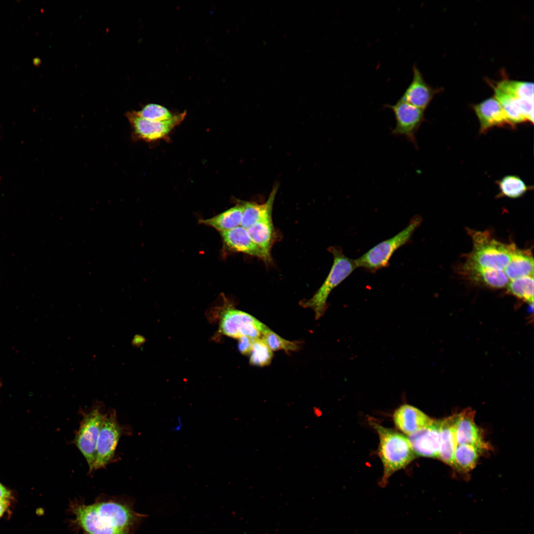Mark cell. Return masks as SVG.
<instances>
[{
    "label": "cell",
    "instance_id": "obj_1",
    "mask_svg": "<svg viewBox=\"0 0 534 534\" xmlns=\"http://www.w3.org/2000/svg\"><path fill=\"white\" fill-rule=\"evenodd\" d=\"M134 506L123 496L101 494L88 504L75 499L69 506L68 523L81 534H136L147 515L135 511Z\"/></svg>",
    "mask_w": 534,
    "mask_h": 534
},
{
    "label": "cell",
    "instance_id": "obj_2",
    "mask_svg": "<svg viewBox=\"0 0 534 534\" xmlns=\"http://www.w3.org/2000/svg\"><path fill=\"white\" fill-rule=\"evenodd\" d=\"M379 437V455L384 470L379 485L385 487L390 477L415 458L408 438L400 432L372 422Z\"/></svg>",
    "mask_w": 534,
    "mask_h": 534
},
{
    "label": "cell",
    "instance_id": "obj_3",
    "mask_svg": "<svg viewBox=\"0 0 534 534\" xmlns=\"http://www.w3.org/2000/svg\"><path fill=\"white\" fill-rule=\"evenodd\" d=\"M473 249L464 264V268L495 270L504 272L517 247L491 238L487 231L470 230Z\"/></svg>",
    "mask_w": 534,
    "mask_h": 534
},
{
    "label": "cell",
    "instance_id": "obj_4",
    "mask_svg": "<svg viewBox=\"0 0 534 534\" xmlns=\"http://www.w3.org/2000/svg\"><path fill=\"white\" fill-rule=\"evenodd\" d=\"M328 251L333 255V263L327 277L312 297L301 302V306L313 311L316 319L325 312L327 300L332 290L357 268L355 260L346 256L340 247L331 246Z\"/></svg>",
    "mask_w": 534,
    "mask_h": 534
},
{
    "label": "cell",
    "instance_id": "obj_5",
    "mask_svg": "<svg viewBox=\"0 0 534 534\" xmlns=\"http://www.w3.org/2000/svg\"><path fill=\"white\" fill-rule=\"evenodd\" d=\"M421 222L422 219L419 216L413 217L407 225L398 234L378 243L355 260L357 267L374 273L379 269L388 267L395 252L410 241Z\"/></svg>",
    "mask_w": 534,
    "mask_h": 534
},
{
    "label": "cell",
    "instance_id": "obj_6",
    "mask_svg": "<svg viewBox=\"0 0 534 534\" xmlns=\"http://www.w3.org/2000/svg\"><path fill=\"white\" fill-rule=\"evenodd\" d=\"M82 416L79 427L76 431L72 443L81 452L89 466V472H93L95 458L96 443L105 415L103 402L96 400L86 411L81 410Z\"/></svg>",
    "mask_w": 534,
    "mask_h": 534
},
{
    "label": "cell",
    "instance_id": "obj_7",
    "mask_svg": "<svg viewBox=\"0 0 534 534\" xmlns=\"http://www.w3.org/2000/svg\"><path fill=\"white\" fill-rule=\"evenodd\" d=\"M129 432L126 426L119 422L114 409L105 411L96 443L93 471L105 468L114 460L119 441Z\"/></svg>",
    "mask_w": 534,
    "mask_h": 534
},
{
    "label": "cell",
    "instance_id": "obj_8",
    "mask_svg": "<svg viewBox=\"0 0 534 534\" xmlns=\"http://www.w3.org/2000/svg\"><path fill=\"white\" fill-rule=\"evenodd\" d=\"M220 326L223 334L238 339L242 336L261 338L267 327L251 314L231 308L222 312Z\"/></svg>",
    "mask_w": 534,
    "mask_h": 534
},
{
    "label": "cell",
    "instance_id": "obj_9",
    "mask_svg": "<svg viewBox=\"0 0 534 534\" xmlns=\"http://www.w3.org/2000/svg\"><path fill=\"white\" fill-rule=\"evenodd\" d=\"M384 107L392 110L395 117L396 125L391 134L397 136H404L417 148L416 134L425 121L424 111L400 98L395 104H385Z\"/></svg>",
    "mask_w": 534,
    "mask_h": 534
},
{
    "label": "cell",
    "instance_id": "obj_10",
    "mask_svg": "<svg viewBox=\"0 0 534 534\" xmlns=\"http://www.w3.org/2000/svg\"><path fill=\"white\" fill-rule=\"evenodd\" d=\"M186 112L174 115L165 121H153L142 118L134 111L127 112L126 116L133 130L134 137L146 141L166 138L170 132L185 118Z\"/></svg>",
    "mask_w": 534,
    "mask_h": 534
},
{
    "label": "cell",
    "instance_id": "obj_11",
    "mask_svg": "<svg viewBox=\"0 0 534 534\" xmlns=\"http://www.w3.org/2000/svg\"><path fill=\"white\" fill-rule=\"evenodd\" d=\"M441 422L433 420L430 424L409 436L408 439L415 455L439 458Z\"/></svg>",
    "mask_w": 534,
    "mask_h": 534
},
{
    "label": "cell",
    "instance_id": "obj_12",
    "mask_svg": "<svg viewBox=\"0 0 534 534\" xmlns=\"http://www.w3.org/2000/svg\"><path fill=\"white\" fill-rule=\"evenodd\" d=\"M492 87L494 96L500 103L506 118L514 127L517 124L534 122V101L516 98L495 86Z\"/></svg>",
    "mask_w": 534,
    "mask_h": 534
},
{
    "label": "cell",
    "instance_id": "obj_13",
    "mask_svg": "<svg viewBox=\"0 0 534 534\" xmlns=\"http://www.w3.org/2000/svg\"><path fill=\"white\" fill-rule=\"evenodd\" d=\"M475 411L467 408L458 414L456 426L457 444H467L474 445L483 452L490 449L483 435L480 428L475 422Z\"/></svg>",
    "mask_w": 534,
    "mask_h": 534
},
{
    "label": "cell",
    "instance_id": "obj_14",
    "mask_svg": "<svg viewBox=\"0 0 534 534\" xmlns=\"http://www.w3.org/2000/svg\"><path fill=\"white\" fill-rule=\"evenodd\" d=\"M413 77L400 99L424 111L430 104L434 96L440 92L428 85L423 76L414 64L412 66Z\"/></svg>",
    "mask_w": 534,
    "mask_h": 534
},
{
    "label": "cell",
    "instance_id": "obj_15",
    "mask_svg": "<svg viewBox=\"0 0 534 534\" xmlns=\"http://www.w3.org/2000/svg\"><path fill=\"white\" fill-rule=\"evenodd\" d=\"M223 243L232 252H241L269 262L270 256L264 252L250 238L247 229L241 226L220 232Z\"/></svg>",
    "mask_w": 534,
    "mask_h": 534
},
{
    "label": "cell",
    "instance_id": "obj_16",
    "mask_svg": "<svg viewBox=\"0 0 534 534\" xmlns=\"http://www.w3.org/2000/svg\"><path fill=\"white\" fill-rule=\"evenodd\" d=\"M473 109L480 123V133H485L495 127L514 128L506 118L500 103L494 96L475 105Z\"/></svg>",
    "mask_w": 534,
    "mask_h": 534
},
{
    "label": "cell",
    "instance_id": "obj_17",
    "mask_svg": "<svg viewBox=\"0 0 534 534\" xmlns=\"http://www.w3.org/2000/svg\"><path fill=\"white\" fill-rule=\"evenodd\" d=\"M393 420L397 428L409 436L430 424L433 419L417 408L404 404L395 410Z\"/></svg>",
    "mask_w": 534,
    "mask_h": 534
},
{
    "label": "cell",
    "instance_id": "obj_18",
    "mask_svg": "<svg viewBox=\"0 0 534 534\" xmlns=\"http://www.w3.org/2000/svg\"><path fill=\"white\" fill-rule=\"evenodd\" d=\"M458 414L441 420L440 427V449L439 458L452 467L453 457L457 445L456 426Z\"/></svg>",
    "mask_w": 534,
    "mask_h": 534
},
{
    "label": "cell",
    "instance_id": "obj_19",
    "mask_svg": "<svg viewBox=\"0 0 534 534\" xmlns=\"http://www.w3.org/2000/svg\"><path fill=\"white\" fill-rule=\"evenodd\" d=\"M277 190L278 185H274L267 200L263 204L240 201L243 207L240 226L247 229L259 221L271 217L273 205Z\"/></svg>",
    "mask_w": 534,
    "mask_h": 534
},
{
    "label": "cell",
    "instance_id": "obj_20",
    "mask_svg": "<svg viewBox=\"0 0 534 534\" xmlns=\"http://www.w3.org/2000/svg\"><path fill=\"white\" fill-rule=\"evenodd\" d=\"M243 212V206L239 201L234 206L221 213L210 218L200 219L198 222L199 223L212 227L220 232H224L240 226Z\"/></svg>",
    "mask_w": 534,
    "mask_h": 534
},
{
    "label": "cell",
    "instance_id": "obj_21",
    "mask_svg": "<svg viewBox=\"0 0 534 534\" xmlns=\"http://www.w3.org/2000/svg\"><path fill=\"white\" fill-rule=\"evenodd\" d=\"M511 281L529 275H534V258L530 250L516 248L512 259L504 270Z\"/></svg>",
    "mask_w": 534,
    "mask_h": 534
},
{
    "label": "cell",
    "instance_id": "obj_22",
    "mask_svg": "<svg viewBox=\"0 0 534 534\" xmlns=\"http://www.w3.org/2000/svg\"><path fill=\"white\" fill-rule=\"evenodd\" d=\"M247 231L251 240L269 256L275 238V230L271 217L265 218L249 228Z\"/></svg>",
    "mask_w": 534,
    "mask_h": 534
},
{
    "label": "cell",
    "instance_id": "obj_23",
    "mask_svg": "<svg viewBox=\"0 0 534 534\" xmlns=\"http://www.w3.org/2000/svg\"><path fill=\"white\" fill-rule=\"evenodd\" d=\"M483 452L477 447L467 444L457 445L453 457L452 467L457 471L467 473L476 466Z\"/></svg>",
    "mask_w": 534,
    "mask_h": 534
},
{
    "label": "cell",
    "instance_id": "obj_24",
    "mask_svg": "<svg viewBox=\"0 0 534 534\" xmlns=\"http://www.w3.org/2000/svg\"><path fill=\"white\" fill-rule=\"evenodd\" d=\"M494 86L513 97L534 101V84L533 83L506 79L498 82Z\"/></svg>",
    "mask_w": 534,
    "mask_h": 534
},
{
    "label": "cell",
    "instance_id": "obj_25",
    "mask_svg": "<svg viewBox=\"0 0 534 534\" xmlns=\"http://www.w3.org/2000/svg\"><path fill=\"white\" fill-rule=\"evenodd\" d=\"M499 190V196L516 198L523 195L530 187L518 176L508 175L497 182Z\"/></svg>",
    "mask_w": 534,
    "mask_h": 534
},
{
    "label": "cell",
    "instance_id": "obj_26",
    "mask_svg": "<svg viewBox=\"0 0 534 534\" xmlns=\"http://www.w3.org/2000/svg\"><path fill=\"white\" fill-rule=\"evenodd\" d=\"M514 296L531 305L534 302V275H529L511 281L506 287Z\"/></svg>",
    "mask_w": 534,
    "mask_h": 534
},
{
    "label": "cell",
    "instance_id": "obj_27",
    "mask_svg": "<svg viewBox=\"0 0 534 534\" xmlns=\"http://www.w3.org/2000/svg\"><path fill=\"white\" fill-rule=\"evenodd\" d=\"M272 351L280 350L286 352H295L300 348V343L286 340L276 334L268 327L263 332L261 338Z\"/></svg>",
    "mask_w": 534,
    "mask_h": 534
},
{
    "label": "cell",
    "instance_id": "obj_28",
    "mask_svg": "<svg viewBox=\"0 0 534 534\" xmlns=\"http://www.w3.org/2000/svg\"><path fill=\"white\" fill-rule=\"evenodd\" d=\"M250 355V363L258 366L268 365L273 357L272 351L260 338L254 339Z\"/></svg>",
    "mask_w": 534,
    "mask_h": 534
},
{
    "label": "cell",
    "instance_id": "obj_29",
    "mask_svg": "<svg viewBox=\"0 0 534 534\" xmlns=\"http://www.w3.org/2000/svg\"><path fill=\"white\" fill-rule=\"evenodd\" d=\"M135 112L142 118L153 121H167L174 116L165 107L155 103L148 104L140 110Z\"/></svg>",
    "mask_w": 534,
    "mask_h": 534
},
{
    "label": "cell",
    "instance_id": "obj_30",
    "mask_svg": "<svg viewBox=\"0 0 534 534\" xmlns=\"http://www.w3.org/2000/svg\"><path fill=\"white\" fill-rule=\"evenodd\" d=\"M254 339L247 336H242L238 338V349L244 355L250 354Z\"/></svg>",
    "mask_w": 534,
    "mask_h": 534
},
{
    "label": "cell",
    "instance_id": "obj_31",
    "mask_svg": "<svg viewBox=\"0 0 534 534\" xmlns=\"http://www.w3.org/2000/svg\"><path fill=\"white\" fill-rule=\"evenodd\" d=\"M11 493L4 486L0 483V499H10Z\"/></svg>",
    "mask_w": 534,
    "mask_h": 534
},
{
    "label": "cell",
    "instance_id": "obj_32",
    "mask_svg": "<svg viewBox=\"0 0 534 534\" xmlns=\"http://www.w3.org/2000/svg\"><path fill=\"white\" fill-rule=\"evenodd\" d=\"M9 504V499H0V517L8 508Z\"/></svg>",
    "mask_w": 534,
    "mask_h": 534
},
{
    "label": "cell",
    "instance_id": "obj_33",
    "mask_svg": "<svg viewBox=\"0 0 534 534\" xmlns=\"http://www.w3.org/2000/svg\"><path fill=\"white\" fill-rule=\"evenodd\" d=\"M142 338L141 337L139 336H135L134 337V339L133 340L132 344H133V345H134V346H136V345L138 346V345L140 344V342H142Z\"/></svg>",
    "mask_w": 534,
    "mask_h": 534
}]
</instances>
